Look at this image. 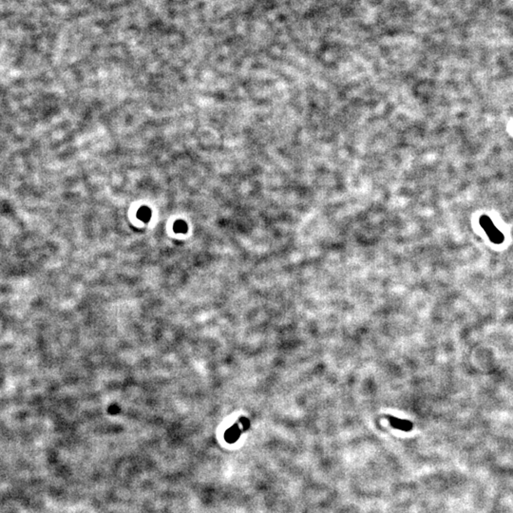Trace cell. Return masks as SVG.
<instances>
[{"label":"cell","instance_id":"cell-4","mask_svg":"<svg viewBox=\"0 0 513 513\" xmlns=\"http://www.w3.org/2000/svg\"><path fill=\"white\" fill-rule=\"evenodd\" d=\"M137 218L144 223L150 222L151 219V210L150 207H142L137 211Z\"/></svg>","mask_w":513,"mask_h":513},{"label":"cell","instance_id":"cell-6","mask_svg":"<svg viewBox=\"0 0 513 513\" xmlns=\"http://www.w3.org/2000/svg\"><path fill=\"white\" fill-rule=\"evenodd\" d=\"M240 422H241V424L243 425V429H244V430H247V429H248V427H249V420L247 419V418H244V417H243V418H241Z\"/></svg>","mask_w":513,"mask_h":513},{"label":"cell","instance_id":"cell-2","mask_svg":"<svg viewBox=\"0 0 513 513\" xmlns=\"http://www.w3.org/2000/svg\"><path fill=\"white\" fill-rule=\"evenodd\" d=\"M390 421H391V424L394 426V428L399 429L401 431L410 432L413 429V424L407 420H401L395 418V417H390Z\"/></svg>","mask_w":513,"mask_h":513},{"label":"cell","instance_id":"cell-1","mask_svg":"<svg viewBox=\"0 0 513 513\" xmlns=\"http://www.w3.org/2000/svg\"><path fill=\"white\" fill-rule=\"evenodd\" d=\"M481 224H482L483 227L485 228V230L487 232L488 237L490 238V240L494 244H501L504 241V236L502 235V233L499 230H497L495 228V226L491 223V221H489L487 218H484L481 221Z\"/></svg>","mask_w":513,"mask_h":513},{"label":"cell","instance_id":"cell-7","mask_svg":"<svg viewBox=\"0 0 513 513\" xmlns=\"http://www.w3.org/2000/svg\"><path fill=\"white\" fill-rule=\"evenodd\" d=\"M120 412V409L117 405H112L109 409H108V413H112V414H116Z\"/></svg>","mask_w":513,"mask_h":513},{"label":"cell","instance_id":"cell-3","mask_svg":"<svg viewBox=\"0 0 513 513\" xmlns=\"http://www.w3.org/2000/svg\"><path fill=\"white\" fill-rule=\"evenodd\" d=\"M240 435H241L240 428H239L238 426L235 425L226 431V434H225V438H226L227 442L234 443V442H236L238 440Z\"/></svg>","mask_w":513,"mask_h":513},{"label":"cell","instance_id":"cell-5","mask_svg":"<svg viewBox=\"0 0 513 513\" xmlns=\"http://www.w3.org/2000/svg\"><path fill=\"white\" fill-rule=\"evenodd\" d=\"M173 230L175 233H179V234H186L188 230V224L182 221V219H179V221H176L174 223V226H173Z\"/></svg>","mask_w":513,"mask_h":513}]
</instances>
